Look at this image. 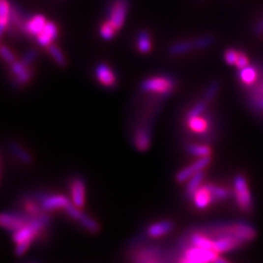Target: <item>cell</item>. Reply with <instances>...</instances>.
Instances as JSON below:
<instances>
[{
  "label": "cell",
  "mask_w": 263,
  "mask_h": 263,
  "mask_svg": "<svg viewBox=\"0 0 263 263\" xmlns=\"http://www.w3.org/2000/svg\"><path fill=\"white\" fill-rule=\"evenodd\" d=\"M194 49L193 41H179L171 44L168 47V54L171 56L183 55L185 53H189Z\"/></svg>",
  "instance_id": "603a6c76"
},
{
  "label": "cell",
  "mask_w": 263,
  "mask_h": 263,
  "mask_svg": "<svg viewBox=\"0 0 263 263\" xmlns=\"http://www.w3.org/2000/svg\"><path fill=\"white\" fill-rule=\"evenodd\" d=\"M32 217L33 215L26 213L25 210L2 212L0 213V227L14 233L30 222Z\"/></svg>",
  "instance_id": "3957f363"
},
{
  "label": "cell",
  "mask_w": 263,
  "mask_h": 263,
  "mask_svg": "<svg viewBox=\"0 0 263 263\" xmlns=\"http://www.w3.org/2000/svg\"><path fill=\"white\" fill-rule=\"evenodd\" d=\"M58 36V28L54 22L47 21L42 32L36 36L37 44L43 47L50 46Z\"/></svg>",
  "instance_id": "2e32d148"
},
{
  "label": "cell",
  "mask_w": 263,
  "mask_h": 263,
  "mask_svg": "<svg viewBox=\"0 0 263 263\" xmlns=\"http://www.w3.org/2000/svg\"><path fill=\"white\" fill-rule=\"evenodd\" d=\"M189 128L194 133H204L206 132L208 127V123L206 119L201 116H197L186 119Z\"/></svg>",
  "instance_id": "4316f807"
},
{
  "label": "cell",
  "mask_w": 263,
  "mask_h": 263,
  "mask_svg": "<svg viewBox=\"0 0 263 263\" xmlns=\"http://www.w3.org/2000/svg\"><path fill=\"white\" fill-rule=\"evenodd\" d=\"M10 10L11 7L7 0H0V41H1L3 32L6 31L9 27ZM0 47H1V45H0Z\"/></svg>",
  "instance_id": "44dd1931"
},
{
  "label": "cell",
  "mask_w": 263,
  "mask_h": 263,
  "mask_svg": "<svg viewBox=\"0 0 263 263\" xmlns=\"http://www.w3.org/2000/svg\"><path fill=\"white\" fill-rule=\"evenodd\" d=\"M10 66V71L12 75V83L16 87H22L27 85L32 79L33 71L31 66H27L21 60L13 61Z\"/></svg>",
  "instance_id": "9c48e42d"
},
{
  "label": "cell",
  "mask_w": 263,
  "mask_h": 263,
  "mask_svg": "<svg viewBox=\"0 0 263 263\" xmlns=\"http://www.w3.org/2000/svg\"><path fill=\"white\" fill-rule=\"evenodd\" d=\"M239 78H240L241 83L245 85H252L257 79V69L253 67L248 65L245 68L240 69L239 73Z\"/></svg>",
  "instance_id": "f1b7e54d"
},
{
  "label": "cell",
  "mask_w": 263,
  "mask_h": 263,
  "mask_svg": "<svg viewBox=\"0 0 263 263\" xmlns=\"http://www.w3.org/2000/svg\"><path fill=\"white\" fill-rule=\"evenodd\" d=\"M248 65H249V61H248L247 56L243 54V53H239L237 64H236L237 68L238 69H242V68H245V67H247Z\"/></svg>",
  "instance_id": "f35d334b"
},
{
  "label": "cell",
  "mask_w": 263,
  "mask_h": 263,
  "mask_svg": "<svg viewBox=\"0 0 263 263\" xmlns=\"http://www.w3.org/2000/svg\"><path fill=\"white\" fill-rule=\"evenodd\" d=\"M0 56H1L2 59L9 65L17 60L16 56H14L12 51L9 49V47H7L6 45H1V47H0Z\"/></svg>",
  "instance_id": "e575fe53"
},
{
  "label": "cell",
  "mask_w": 263,
  "mask_h": 263,
  "mask_svg": "<svg viewBox=\"0 0 263 263\" xmlns=\"http://www.w3.org/2000/svg\"><path fill=\"white\" fill-rule=\"evenodd\" d=\"M162 255L161 249L158 246H147L138 249L132 261L134 262H157L160 261V256Z\"/></svg>",
  "instance_id": "9a60e30c"
},
{
  "label": "cell",
  "mask_w": 263,
  "mask_h": 263,
  "mask_svg": "<svg viewBox=\"0 0 263 263\" xmlns=\"http://www.w3.org/2000/svg\"><path fill=\"white\" fill-rule=\"evenodd\" d=\"M238 56H239V52H237L236 50H234V49H228L226 52H225L224 58H225V61H226L228 65H235L236 66Z\"/></svg>",
  "instance_id": "8d00e7d4"
},
{
  "label": "cell",
  "mask_w": 263,
  "mask_h": 263,
  "mask_svg": "<svg viewBox=\"0 0 263 263\" xmlns=\"http://www.w3.org/2000/svg\"><path fill=\"white\" fill-rule=\"evenodd\" d=\"M71 202L79 208L85 206L86 202V183L80 176H74L69 182Z\"/></svg>",
  "instance_id": "7c38bea8"
},
{
  "label": "cell",
  "mask_w": 263,
  "mask_h": 263,
  "mask_svg": "<svg viewBox=\"0 0 263 263\" xmlns=\"http://www.w3.org/2000/svg\"><path fill=\"white\" fill-rule=\"evenodd\" d=\"M9 149H10L13 156L18 158V159L20 160L22 164H26V165L32 164V161H33L32 156L29 154V152L20 144H18L17 142L12 141V142L9 143Z\"/></svg>",
  "instance_id": "7402d4cb"
},
{
  "label": "cell",
  "mask_w": 263,
  "mask_h": 263,
  "mask_svg": "<svg viewBox=\"0 0 263 263\" xmlns=\"http://www.w3.org/2000/svg\"><path fill=\"white\" fill-rule=\"evenodd\" d=\"M218 258V253L212 249H204V248L191 246L183 251V259L180 261L190 263H204L215 262Z\"/></svg>",
  "instance_id": "8992f818"
},
{
  "label": "cell",
  "mask_w": 263,
  "mask_h": 263,
  "mask_svg": "<svg viewBox=\"0 0 263 263\" xmlns=\"http://www.w3.org/2000/svg\"><path fill=\"white\" fill-rule=\"evenodd\" d=\"M51 217L47 212L33 216L30 222L12 234V240L16 245V256H23L32 245V242L42 236L43 232L50 226Z\"/></svg>",
  "instance_id": "6da1fadb"
},
{
  "label": "cell",
  "mask_w": 263,
  "mask_h": 263,
  "mask_svg": "<svg viewBox=\"0 0 263 263\" xmlns=\"http://www.w3.org/2000/svg\"><path fill=\"white\" fill-rule=\"evenodd\" d=\"M95 78L101 84L103 87L107 88H116L117 84V75L112 70L111 67L104 63H100L95 66L94 69Z\"/></svg>",
  "instance_id": "4fadbf2b"
},
{
  "label": "cell",
  "mask_w": 263,
  "mask_h": 263,
  "mask_svg": "<svg viewBox=\"0 0 263 263\" xmlns=\"http://www.w3.org/2000/svg\"><path fill=\"white\" fill-rule=\"evenodd\" d=\"M234 235L238 237L242 242L251 241L256 238V231L251 225L248 223H237L231 228Z\"/></svg>",
  "instance_id": "ffe728a7"
},
{
  "label": "cell",
  "mask_w": 263,
  "mask_h": 263,
  "mask_svg": "<svg viewBox=\"0 0 263 263\" xmlns=\"http://www.w3.org/2000/svg\"><path fill=\"white\" fill-rule=\"evenodd\" d=\"M151 135L149 122L146 121L137 125L133 135V143L138 151H146L150 147Z\"/></svg>",
  "instance_id": "30bf717a"
},
{
  "label": "cell",
  "mask_w": 263,
  "mask_h": 263,
  "mask_svg": "<svg viewBox=\"0 0 263 263\" xmlns=\"http://www.w3.org/2000/svg\"><path fill=\"white\" fill-rule=\"evenodd\" d=\"M215 43V37L213 35H202L197 37L193 41V45L195 50H204L212 46Z\"/></svg>",
  "instance_id": "4dcf8cb0"
},
{
  "label": "cell",
  "mask_w": 263,
  "mask_h": 263,
  "mask_svg": "<svg viewBox=\"0 0 263 263\" xmlns=\"http://www.w3.org/2000/svg\"><path fill=\"white\" fill-rule=\"evenodd\" d=\"M175 88V80L170 76H156L142 81L141 91L168 97Z\"/></svg>",
  "instance_id": "7a4b0ae2"
},
{
  "label": "cell",
  "mask_w": 263,
  "mask_h": 263,
  "mask_svg": "<svg viewBox=\"0 0 263 263\" xmlns=\"http://www.w3.org/2000/svg\"><path fill=\"white\" fill-rule=\"evenodd\" d=\"M210 164V157H200L199 159L193 162L192 165H190L186 168L180 170L178 174L175 175V180L178 182H184V181H188L191 176L194 175L195 174H198L200 171H203V169L206 168V167Z\"/></svg>",
  "instance_id": "5bb4252c"
},
{
  "label": "cell",
  "mask_w": 263,
  "mask_h": 263,
  "mask_svg": "<svg viewBox=\"0 0 263 263\" xmlns=\"http://www.w3.org/2000/svg\"><path fill=\"white\" fill-rule=\"evenodd\" d=\"M242 241L234 235L232 229H229V234L219 236L214 240V250L217 253H224L236 249L239 246L242 245Z\"/></svg>",
  "instance_id": "8fae6325"
},
{
  "label": "cell",
  "mask_w": 263,
  "mask_h": 263,
  "mask_svg": "<svg viewBox=\"0 0 263 263\" xmlns=\"http://www.w3.org/2000/svg\"><path fill=\"white\" fill-rule=\"evenodd\" d=\"M256 105H257V107L259 108V109L263 110V98H261V99L258 100V101L256 102Z\"/></svg>",
  "instance_id": "60d3db41"
},
{
  "label": "cell",
  "mask_w": 263,
  "mask_h": 263,
  "mask_svg": "<svg viewBox=\"0 0 263 263\" xmlns=\"http://www.w3.org/2000/svg\"><path fill=\"white\" fill-rule=\"evenodd\" d=\"M130 8L128 0H113L108 7V20L118 31L125 22V19Z\"/></svg>",
  "instance_id": "277c9868"
},
{
  "label": "cell",
  "mask_w": 263,
  "mask_h": 263,
  "mask_svg": "<svg viewBox=\"0 0 263 263\" xmlns=\"http://www.w3.org/2000/svg\"><path fill=\"white\" fill-rule=\"evenodd\" d=\"M136 46L137 50L142 54H148L151 51V40L150 35L146 30H142L138 32L136 37Z\"/></svg>",
  "instance_id": "d4e9b609"
},
{
  "label": "cell",
  "mask_w": 263,
  "mask_h": 263,
  "mask_svg": "<svg viewBox=\"0 0 263 263\" xmlns=\"http://www.w3.org/2000/svg\"><path fill=\"white\" fill-rule=\"evenodd\" d=\"M36 57H37V51L36 50H29L28 52L25 53V54H23L20 60L25 65L31 66L33 61L36 59Z\"/></svg>",
  "instance_id": "74e56055"
},
{
  "label": "cell",
  "mask_w": 263,
  "mask_h": 263,
  "mask_svg": "<svg viewBox=\"0 0 263 263\" xmlns=\"http://www.w3.org/2000/svg\"><path fill=\"white\" fill-rule=\"evenodd\" d=\"M186 151L195 157H207L210 156V148L205 145H198V144H190L186 146Z\"/></svg>",
  "instance_id": "f546056e"
},
{
  "label": "cell",
  "mask_w": 263,
  "mask_h": 263,
  "mask_svg": "<svg viewBox=\"0 0 263 263\" xmlns=\"http://www.w3.org/2000/svg\"><path fill=\"white\" fill-rule=\"evenodd\" d=\"M65 212L68 216L76 219V221H78L81 224V226H84L88 232L92 234L99 233L100 231L99 224L95 222L92 217H90L89 215L84 213L83 210H80V208L76 206L73 202H70L65 207Z\"/></svg>",
  "instance_id": "52a82bcc"
},
{
  "label": "cell",
  "mask_w": 263,
  "mask_h": 263,
  "mask_svg": "<svg viewBox=\"0 0 263 263\" xmlns=\"http://www.w3.org/2000/svg\"><path fill=\"white\" fill-rule=\"evenodd\" d=\"M210 192H212V197H213V202H219V201L226 200L229 198V191L227 189L223 188V186H216L210 184Z\"/></svg>",
  "instance_id": "d6a6232c"
},
{
  "label": "cell",
  "mask_w": 263,
  "mask_h": 263,
  "mask_svg": "<svg viewBox=\"0 0 263 263\" xmlns=\"http://www.w3.org/2000/svg\"><path fill=\"white\" fill-rule=\"evenodd\" d=\"M203 179H204V172L203 171H200V172H198V174H195L194 175L191 176V178L189 179L188 184H186V188H185L186 197L192 200L194 193L197 192V190L200 188L201 185H202Z\"/></svg>",
  "instance_id": "cb8c5ba5"
},
{
  "label": "cell",
  "mask_w": 263,
  "mask_h": 263,
  "mask_svg": "<svg viewBox=\"0 0 263 263\" xmlns=\"http://www.w3.org/2000/svg\"><path fill=\"white\" fill-rule=\"evenodd\" d=\"M175 225L171 221H161L150 225L146 228V235L147 237L151 238H159L161 236H165L167 234L174 231Z\"/></svg>",
  "instance_id": "d6986e66"
},
{
  "label": "cell",
  "mask_w": 263,
  "mask_h": 263,
  "mask_svg": "<svg viewBox=\"0 0 263 263\" xmlns=\"http://www.w3.org/2000/svg\"><path fill=\"white\" fill-rule=\"evenodd\" d=\"M205 110H206V103L204 101H200L197 104L193 105L192 109H190V111L186 113V119L190 118V117H197V116H201V114H203Z\"/></svg>",
  "instance_id": "836d02e7"
},
{
  "label": "cell",
  "mask_w": 263,
  "mask_h": 263,
  "mask_svg": "<svg viewBox=\"0 0 263 263\" xmlns=\"http://www.w3.org/2000/svg\"><path fill=\"white\" fill-rule=\"evenodd\" d=\"M47 50H49L50 55L53 59H54L55 63L58 65L61 68L67 66V59L65 55L63 54V52L60 51V49L56 44H52L50 46H47Z\"/></svg>",
  "instance_id": "83f0119b"
},
{
  "label": "cell",
  "mask_w": 263,
  "mask_h": 263,
  "mask_svg": "<svg viewBox=\"0 0 263 263\" xmlns=\"http://www.w3.org/2000/svg\"><path fill=\"white\" fill-rule=\"evenodd\" d=\"M39 201L41 208L44 212H51V210L64 208L68 205L71 201L61 194H49L45 192H39Z\"/></svg>",
  "instance_id": "ba28073f"
},
{
  "label": "cell",
  "mask_w": 263,
  "mask_h": 263,
  "mask_svg": "<svg viewBox=\"0 0 263 263\" xmlns=\"http://www.w3.org/2000/svg\"><path fill=\"white\" fill-rule=\"evenodd\" d=\"M192 200L195 207H198L199 209L206 208L208 205L213 202L212 192H210V184L201 185L197 190V192L194 193Z\"/></svg>",
  "instance_id": "e0dca14e"
},
{
  "label": "cell",
  "mask_w": 263,
  "mask_h": 263,
  "mask_svg": "<svg viewBox=\"0 0 263 263\" xmlns=\"http://www.w3.org/2000/svg\"><path fill=\"white\" fill-rule=\"evenodd\" d=\"M46 22V18L42 14H36L34 17L29 18L25 27V33L29 36L36 37L44 29Z\"/></svg>",
  "instance_id": "ac0fdd59"
},
{
  "label": "cell",
  "mask_w": 263,
  "mask_h": 263,
  "mask_svg": "<svg viewBox=\"0 0 263 263\" xmlns=\"http://www.w3.org/2000/svg\"><path fill=\"white\" fill-rule=\"evenodd\" d=\"M198 1H200V0H198Z\"/></svg>",
  "instance_id": "b9f144b4"
},
{
  "label": "cell",
  "mask_w": 263,
  "mask_h": 263,
  "mask_svg": "<svg viewBox=\"0 0 263 263\" xmlns=\"http://www.w3.org/2000/svg\"><path fill=\"white\" fill-rule=\"evenodd\" d=\"M190 241L193 246L214 250V240L202 233H193L190 237Z\"/></svg>",
  "instance_id": "484cf974"
},
{
  "label": "cell",
  "mask_w": 263,
  "mask_h": 263,
  "mask_svg": "<svg viewBox=\"0 0 263 263\" xmlns=\"http://www.w3.org/2000/svg\"><path fill=\"white\" fill-rule=\"evenodd\" d=\"M99 32H100V36H101L105 41L112 40L117 34V30L109 21H105L102 23L101 27H100Z\"/></svg>",
  "instance_id": "1f68e13d"
},
{
  "label": "cell",
  "mask_w": 263,
  "mask_h": 263,
  "mask_svg": "<svg viewBox=\"0 0 263 263\" xmlns=\"http://www.w3.org/2000/svg\"><path fill=\"white\" fill-rule=\"evenodd\" d=\"M218 90H219V83L217 80H215L209 85V87L207 88L206 91H205L204 101H210V100H212L215 95L217 94Z\"/></svg>",
  "instance_id": "d590c367"
},
{
  "label": "cell",
  "mask_w": 263,
  "mask_h": 263,
  "mask_svg": "<svg viewBox=\"0 0 263 263\" xmlns=\"http://www.w3.org/2000/svg\"><path fill=\"white\" fill-rule=\"evenodd\" d=\"M253 33L256 35H262L263 34V19L258 21L255 27H253Z\"/></svg>",
  "instance_id": "ab89813d"
},
{
  "label": "cell",
  "mask_w": 263,
  "mask_h": 263,
  "mask_svg": "<svg viewBox=\"0 0 263 263\" xmlns=\"http://www.w3.org/2000/svg\"><path fill=\"white\" fill-rule=\"evenodd\" d=\"M234 186H235L236 201L239 208L243 212H249L253 206V201L245 176L241 175H236L234 180Z\"/></svg>",
  "instance_id": "5b68a950"
}]
</instances>
